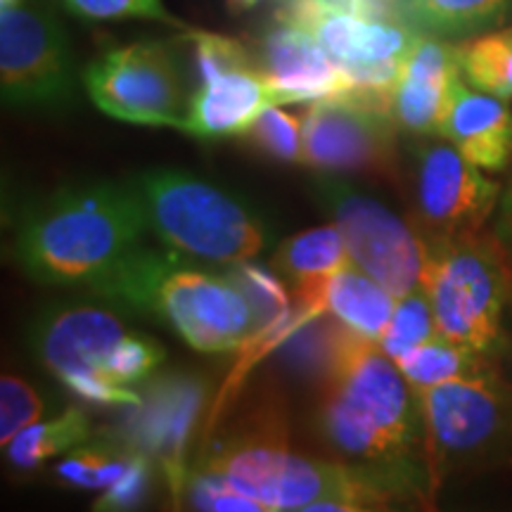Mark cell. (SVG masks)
<instances>
[{
    "label": "cell",
    "instance_id": "1",
    "mask_svg": "<svg viewBox=\"0 0 512 512\" xmlns=\"http://www.w3.org/2000/svg\"><path fill=\"white\" fill-rule=\"evenodd\" d=\"M316 425L332 453L389 501H427L434 482L418 394L375 339L344 323L320 373Z\"/></svg>",
    "mask_w": 512,
    "mask_h": 512
},
{
    "label": "cell",
    "instance_id": "2",
    "mask_svg": "<svg viewBox=\"0 0 512 512\" xmlns=\"http://www.w3.org/2000/svg\"><path fill=\"white\" fill-rule=\"evenodd\" d=\"M150 226L133 183L81 181L19 216L12 254L31 280L93 290L143 247Z\"/></svg>",
    "mask_w": 512,
    "mask_h": 512
},
{
    "label": "cell",
    "instance_id": "3",
    "mask_svg": "<svg viewBox=\"0 0 512 512\" xmlns=\"http://www.w3.org/2000/svg\"><path fill=\"white\" fill-rule=\"evenodd\" d=\"M91 292L124 311L155 316L200 354H230L256 337L252 306L228 273L164 245L145 242Z\"/></svg>",
    "mask_w": 512,
    "mask_h": 512
},
{
    "label": "cell",
    "instance_id": "4",
    "mask_svg": "<svg viewBox=\"0 0 512 512\" xmlns=\"http://www.w3.org/2000/svg\"><path fill=\"white\" fill-rule=\"evenodd\" d=\"M238 494L273 510H382L392 501L384 491L344 465L316 460L287 446L285 427L259 418L242 432L228 434L209 448L200 467Z\"/></svg>",
    "mask_w": 512,
    "mask_h": 512
},
{
    "label": "cell",
    "instance_id": "5",
    "mask_svg": "<svg viewBox=\"0 0 512 512\" xmlns=\"http://www.w3.org/2000/svg\"><path fill=\"white\" fill-rule=\"evenodd\" d=\"M147 226L159 245L200 264L252 261L268 245L264 219L233 192L181 169H150L133 178Z\"/></svg>",
    "mask_w": 512,
    "mask_h": 512
},
{
    "label": "cell",
    "instance_id": "6",
    "mask_svg": "<svg viewBox=\"0 0 512 512\" xmlns=\"http://www.w3.org/2000/svg\"><path fill=\"white\" fill-rule=\"evenodd\" d=\"M427 245L425 285L439 335L489 356L503 337L512 302V259L496 235H465Z\"/></svg>",
    "mask_w": 512,
    "mask_h": 512
},
{
    "label": "cell",
    "instance_id": "7",
    "mask_svg": "<svg viewBox=\"0 0 512 512\" xmlns=\"http://www.w3.org/2000/svg\"><path fill=\"white\" fill-rule=\"evenodd\" d=\"M432 482L512 456V384L494 368L418 394Z\"/></svg>",
    "mask_w": 512,
    "mask_h": 512
},
{
    "label": "cell",
    "instance_id": "8",
    "mask_svg": "<svg viewBox=\"0 0 512 512\" xmlns=\"http://www.w3.org/2000/svg\"><path fill=\"white\" fill-rule=\"evenodd\" d=\"M309 188L318 207L342 233L354 266L387 287L394 297H403L422 285L427 245L418 228L342 174L313 171Z\"/></svg>",
    "mask_w": 512,
    "mask_h": 512
},
{
    "label": "cell",
    "instance_id": "9",
    "mask_svg": "<svg viewBox=\"0 0 512 512\" xmlns=\"http://www.w3.org/2000/svg\"><path fill=\"white\" fill-rule=\"evenodd\" d=\"M83 83L100 112L138 126L183 128L190 98L174 48L140 41L88 64Z\"/></svg>",
    "mask_w": 512,
    "mask_h": 512
},
{
    "label": "cell",
    "instance_id": "10",
    "mask_svg": "<svg viewBox=\"0 0 512 512\" xmlns=\"http://www.w3.org/2000/svg\"><path fill=\"white\" fill-rule=\"evenodd\" d=\"M0 88L10 107L53 110L74 98L67 36L41 5L0 8Z\"/></svg>",
    "mask_w": 512,
    "mask_h": 512
},
{
    "label": "cell",
    "instance_id": "11",
    "mask_svg": "<svg viewBox=\"0 0 512 512\" xmlns=\"http://www.w3.org/2000/svg\"><path fill=\"white\" fill-rule=\"evenodd\" d=\"M415 228L425 242L482 233L501 202L503 185L484 176L451 143L415 147Z\"/></svg>",
    "mask_w": 512,
    "mask_h": 512
},
{
    "label": "cell",
    "instance_id": "12",
    "mask_svg": "<svg viewBox=\"0 0 512 512\" xmlns=\"http://www.w3.org/2000/svg\"><path fill=\"white\" fill-rule=\"evenodd\" d=\"M304 119V166L328 174L396 176V121L335 95L313 100Z\"/></svg>",
    "mask_w": 512,
    "mask_h": 512
},
{
    "label": "cell",
    "instance_id": "13",
    "mask_svg": "<svg viewBox=\"0 0 512 512\" xmlns=\"http://www.w3.org/2000/svg\"><path fill=\"white\" fill-rule=\"evenodd\" d=\"M207 387L197 375L169 373L147 382L143 399L131 408L124 444L145 453L164 472L174 498L185 484V451Z\"/></svg>",
    "mask_w": 512,
    "mask_h": 512
},
{
    "label": "cell",
    "instance_id": "14",
    "mask_svg": "<svg viewBox=\"0 0 512 512\" xmlns=\"http://www.w3.org/2000/svg\"><path fill=\"white\" fill-rule=\"evenodd\" d=\"M128 332L117 313L91 304H57L29 328V349L62 384L107 375V358Z\"/></svg>",
    "mask_w": 512,
    "mask_h": 512
},
{
    "label": "cell",
    "instance_id": "15",
    "mask_svg": "<svg viewBox=\"0 0 512 512\" xmlns=\"http://www.w3.org/2000/svg\"><path fill=\"white\" fill-rule=\"evenodd\" d=\"M261 72L275 105L335 98L349 91L344 69L304 29L278 19L261 41Z\"/></svg>",
    "mask_w": 512,
    "mask_h": 512
},
{
    "label": "cell",
    "instance_id": "16",
    "mask_svg": "<svg viewBox=\"0 0 512 512\" xmlns=\"http://www.w3.org/2000/svg\"><path fill=\"white\" fill-rule=\"evenodd\" d=\"M437 136L484 171H503L512 159V117L505 100L456 76L441 112Z\"/></svg>",
    "mask_w": 512,
    "mask_h": 512
},
{
    "label": "cell",
    "instance_id": "17",
    "mask_svg": "<svg viewBox=\"0 0 512 512\" xmlns=\"http://www.w3.org/2000/svg\"><path fill=\"white\" fill-rule=\"evenodd\" d=\"M271 105V86L259 64L230 69L200 81L190 95L183 131L200 140L245 136L254 119Z\"/></svg>",
    "mask_w": 512,
    "mask_h": 512
},
{
    "label": "cell",
    "instance_id": "18",
    "mask_svg": "<svg viewBox=\"0 0 512 512\" xmlns=\"http://www.w3.org/2000/svg\"><path fill=\"white\" fill-rule=\"evenodd\" d=\"M460 76L458 46L432 34H418L394 95L396 124L415 136H437L451 83Z\"/></svg>",
    "mask_w": 512,
    "mask_h": 512
},
{
    "label": "cell",
    "instance_id": "19",
    "mask_svg": "<svg viewBox=\"0 0 512 512\" xmlns=\"http://www.w3.org/2000/svg\"><path fill=\"white\" fill-rule=\"evenodd\" d=\"M292 294L302 318L311 320L328 313L349 330L375 342L387 330L389 318L399 302V297H394L387 287H382L354 264L316 283L297 287Z\"/></svg>",
    "mask_w": 512,
    "mask_h": 512
},
{
    "label": "cell",
    "instance_id": "20",
    "mask_svg": "<svg viewBox=\"0 0 512 512\" xmlns=\"http://www.w3.org/2000/svg\"><path fill=\"white\" fill-rule=\"evenodd\" d=\"M354 264L335 223L316 226L283 240L273 254V268L280 278L297 287L316 283Z\"/></svg>",
    "mask_w": 512,
    "mask_h": 512
},
{
    "label": "cell",
    "instance_id": "21",
    "mask_svg": "<svg viewBox=\"0 0 512 512\" xmlns=\"http://www.w3.org/2000/svg\"><path fill=\"white\" fill-rule=\"evenodd\" d=\"M403 22L439 38L475 34L501 24L512 0H399Z\"/></svg>",
    "mask_w": 512,
    "mask_h": 512
},
{
    "label": "cell",
    "instance_id": "22",
    "mask_svg": "<svg viewBox=\"0 0 512 512\" xmlns=\"http://www.w3.org/2000/svg\"><path fill=\"white\" fill-rule=\"evenodd\" d=\"M91 420L81 408H67L46 422H34L24 427L15 439L5 446L8 460L17 470H36L46 460L74 451L91 439Z\"/></svg>",
    "mask_w": 512,
    "mask_h": 512
},
{
    "label": "cell",
    "instance_id": "23",
    "mask_svg": "<svg viewBox=\"0 0 512 512\" xmlns=\"http://www.w3.org/2000/svg\"><path fill=\"white\" fill-rule=\"evenodd\" d=\"M394 363L399 366L401 375L406 377L415 394L427 392L437 384L458 380V377L482 373L484 368H489L484 354L465 347V344L453 342L444 335H434L427 342H422L420 347H415L411 354Z\"/></svg>",
    "mask_w": 512,
    "mask_h": 512
},
{
    "label": "cell",
    "instance_id": "24",
    "mask_svg": "<svg viewBox=\"0 0 512 512\" xmlns=\"http://www.w3.org/2000/svg\"><path fill=\"white\" fill-rule=\"evenodd\" d=\"M223 271L238 285V290L245 294L249 306H252L256 337L249 347L261 342L264 335H280V332L294 330L299 318H292L290 297H287L285 285L280 283L278 275L266 271L264 266H256L254 259L223 266Z\"/></svg>",
    "mask_w": 512,
    "mask_h": 512
},
{
    "label": "cell",
    "instance_id": "25",
    "mask_svg": "<svg viewBox=\"0 0 512 512\" xmlns=\"http://www.w3.org/2000/svg\"><path fill=\"white\" fill-rule=\"evenodd\" d=\"M458 64L472 88L512 100V27L460 43Z\"/></svg>",
    "mask_w": 512,
    "mask_h": 512
},
{
    "label": "cell",
    "instance_id": "26",
    "mask_svg": "<svg viewBox=\"0 0 512 512\" xmlns=\"http://www.w3.org/2000/svg\"><path fill=\"white\" fill-rule=\"evenodd\" d=\"M136 448L128 444H93L69 451V456L55 465L53 475L60 484L74 489H107L124 475Z\"/></svg>",
    "mask_w": 512,
    "mask_h": 512
},
{
    "label": "cell",
    "instance_id": "27",
    "mask_svg": "<svg viewBox=\"0 0 512 512\" xmlns=\"http://www.w3.org/2000/svg\"><path fill=\"white\" fill-rule=\"evenodd\" d=\"M434 335H439L437 318H434L430 294H427L425 285H420L413 292L399 297L387 330L382 332L377 344L392 361H399Z\"/></svg>",
    "mask_w": 512,
    "mask_h": 512
},
{
    "label": "cell",
    "instance_id": "28",
    "mask_svg": "<svg viewBox=\"0 0 512 512\" xmlns=\"http://www.w3.org/2000/svg\"><path fill=\"white\" fill-rule=\"evenodd\" d=\"M242 138L273 162L304 164V119L278 105L266 107Z\"/></svg>",
    "mask_w": 512,
    "mask_h": 512
},
{
    "label": "cell",
    "instance_id": "29",
    "mask_svg": "<svg viewBox=\"0 0 512 512\" xmlns=\"http://www.w3.org/2000/svg\"><path fill=\"white\" fill-rule=\"evenodd\" d=\"M164 358L166 351L162 344H157L152 337L140 335V332L128 330L107 358V375L126 387H136L157 373Z\"/></svg>",
    "mask_w": 512,
    "mask_h": 512
},
{
    "label": "cell",
    "instance_id": "30",
    "mask_svg": "<svg viewBox=\"0 0 512 512\" xmlns=\"http://www.w3.org/2000/svg\"><path fill=\"white\" fill-rule=\"evenodd\" d=\"M46 413V403L29 382L15 375L0 380V444L8 446L24 427L34 425Z\"/></svg>",
    "mask_w": 512,
    "mask_h": 512
},
{
    "label": "cell",
    "instance_id": "31",
    "mask_svg": "<svg viewBox=\"0 0 512 512\" xmlns=\"http://www.w3.org/2000/svg\"><path fill=\"white\" fill-rule=\"evenodd\" d=\"M192 50H195V67L200 81L209 76L230 72V69L249 67V64H259L252 60L249 50L235 38L209 34V31H190L188 34Z\"/></svg>",
    "mask_w": 512,
    "mask_h": 512
},
{
    "label": "cell",
    "instance_id": "32",
    "mask_svg": "<svg viewBox=\"0 0 512 512\" xmlns=\"http://www.w3.org/2000/svg\"><path fill=\"white\" fill-rule=\"evenodd\" d=\"M72 15L81 19H155L181 27L178 19L164 8L162 0H60Z\"/></svg>",
    "mask_w": 512,
    "mask_h": 512
},
{
    "label": "cell",
    "instance_id": "33",
    "mask_svg": "<svg viewBox=\"0 0 512 512\" xmlns=\"http://www.w3.org/2000/svg\"><path fill=\"white\" fill-rule=\"evenodd\" d=\"M152 484V460L145 453L133 451L131 463L117 482L102 489V496L93 505L95 510H131L145 501Z\"/></svg>",
    "mask_w": 512,
    "mask_h": 512
},
{
    "label": "cell",
    "instance_id": "34",
    "mask_svg": "<svg viewBox=\"0 0 512 512\" xmlns=\"http://www.w3.org/2000/svg\"><path fill=\"white\" fill-rule=\"evenodd\" d=\"M190 489V496H192V503H195V508H202V510H219V512H226V510H238V512H264L259 503L252 501V498L238 494V491H233L230 486H226L221 482V479H216L214 475H209V472H195L188 484Z\"/></svg>",
    "mask_w": 512,
    "mask_h": 512
},
{
    "label": "cell",
    "instance_id": "35",
    "mask_svg": "<svg viewBox=\"0 0 512 512\" xmlns=\"http://www.w3.org/2000/svg\"><path fill=\"white\" fill-rule=\"evenodd\" d=\"M494 235L512 259V178L503 188L501 202H498V221H496Z\"/></svg>",
    "mask_w": 512,
    "mask_h": 512
},
{
    "label": "cell",
    "instance_id": "36",
    "mask_svg": "<svg viewBox=\"0 0 512 512\" xmlns=\"http://www.w3.org/2000/svg\"><path fill=\"white\" fill-rule=\"evenodd\" d=\"M226 3L233 12H245L249 8H254V5H259L261 0H226Z\"/></svg>",
    "mask_w": 512,
    "mask_h": 512
},
{
    "label": "cell",
    "instance_id": "37",
    "mask_svg": "<svg viewBox=\"0 0 512 512\" xmlns=\"http://www.w3.org/2000/svg\"><path fill=\"white\" fill-rule=\"evenodd\" d=\"M24 3V0H0V8H12V5Z\"/></svg>",
    "mask_w": 512,
    "mask_h": 512
}]
</instances>
